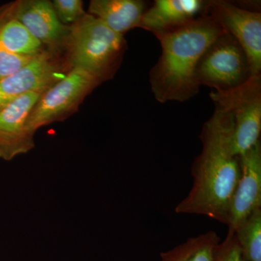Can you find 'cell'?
Returning a JSON list of instances; mask_svg holds the SVG:
<instances>
[{"instance_id":"obj_1","label":"cell","mask_w":261,"mask_h":261,"mask_svg":"<svg viewBox=\"0 0 261 261\" xmlns=\"http://www.w3.org/2000/svg\"><path fill=\"white\" fill-rule=\"evenodd\" d=\"M233 136L232 117L216 106L201 130L202 148L192 163L191 190L175 207L176 214L201 215L227 224L240 173L238 156L233 152Z\"/></svg>"},{"instance_id":"obj_2","label":"cell","mask_w":261,"mask_h":261,"mask_svg":"<svg viewBox=\"0 0 261 261\" xmlns=\"http://www.w3.org/2000/svg\"><path fill=\"white\" fill-rule=\"evenodd\" d=\"M226 32L211 15L202 13L177 28L154 33L162 49L149 75L156 100L184 102L195 97L200 90L195 80L198 62L207 47Z\"/></svg>"},{"instance_id":"obj_3","label":"cell","mask_w":261,"mask_h":261,"mask_svg":"<svg viewBox=\"0 0 261 261\" xmlns=\"http://www.w3.org/2000/svg\"><path fill=\"white\" fill-rule=\"evenodd\" d=\"M126 49L124 36L86 13L70 25L65 56L70 68H82L102 84L116 74Z\"/></svg>"},{"instance_id":"obj_4","label":"cell","mask_w":261,"mask_h":261,"mask_svg":"<svg viewBox=\"0 0 261 261\" xmlns=\"http://www.w3.org/2000/svg\"><path fill=\"white\" fill-rule=\"evenodd\" d=\"M102 84L82 68H73L42 95L29 112L27 127L32 135L56 122L64 121L78 112L85 98Z\"/></svg>"},{"instance_id":"obj_5","label":"cell","mask_w":261,"mask_h":261,"mask_svg":"<svg viewBox=\"0 0 261 261\" xmlns=\"http://www.w3.org/2000/svg\"><path fill=\"white\" fill-rule=\"evenodd\" d=\"M210 97L215 106L227 111L233 122V152L245 153L260 141L261 132V74L252 75L241 85L217 92Z\"/></svg>"},{"instance_id":"obj_6","label":"cell","mask_w":261,"mask_h":261,"mask_svg":"<svg viewBox=\"0 0 261 261\" xmlns=\"http://www.w3.org/2000/svg\"><path fill=\"white\" fill-rule=\"evenodd\" d=\"M246 54L228 32L218 37L201 57L195 70L199 87L224 92L241 85L251 76Z\"/></svg>"},{"instance_id":"obj_7","label":"cell","mask_w":261,"mask_h":261,"mask_svg":"<svg viewBox=\"0 0 261 261\" xmlns=\"http://www.w3.org/2000/svg\"><path fill=\"white\" fill-rule=\"evenodd\" d=\"M71 69L65 55L46 49L0 82V111L23 94L45 92Z\"/></svg>"},{"instance_id":"obj_8","label":"cell","mask_w":261,"mask_h":261,"mask_svg":"<svg viewBox=\"0 0 261 261\" xmlns=\"http://www.w3.org/2000/svg\"><path fill=\"white\" fill-rule=\"evenodd\" d=\"M211 15L240 44L252 75L261 74V14L230 2L206 1L204 13Z\"/></svg>"},{"instance_id":"obj_9","label":"cell","mask_w":261,"mask_h":261,"mask_svg":"<svg viewBox=\"0 0 261 261\" xmlns=\"http://www.w3.org/2000/svg\"><path fill=\"white\" fill-rule=\"evenodd\" d=\"M238 159L240 177L228 210V234L234 233L254 211L261 208L260 140Z\"/></svg>"},{"instance_id":"obj_10","label":"cell","mask_w":261,"mask_h":261,"mask_svg":"<svg viewBox=\"0 0 261 261\" xmlns=\"http://www.w3.org/2000/svg\"><path fill=\"white\" fill-rule=\"evenodd\" d=\"M15 16L29 33L47 50L65 55L70 25L62 24L57 18L49 0H15Z\"/></svg>"},{"instance_id":"obj_11","label":"cell","mask_w":261,"mask_h":261,"mask_svg":"<svg viewBox=\"0 0 261 261\" xmlns=\"http://www.w3.org/2000/svg\"><path fill=\"white\" fill-rule=\"evenodd\" d=\"M42 93L23 94L0 111V159L12 161L35 147L34 135L27 128V120Z\"/></svg>"},{"instance_id":"obj_12","label":"cell","mask_w":261,"mask_h":261,"mask_svg":"<svg viewBox=\"0 0 261 261\" xmlns=\"http://www.w3.org/2000/svg\"><path fill=\"white\" fill-rule=\"evenodd\" d=\"M205 5L202 0H155L145 10L138 28L152 34L177 28L202 15Z\"/></svg>"},{"instance_id":"obj_13","label":"cell","mask_w":261,"mask_h":261,"mask_svg":"<svg viewBox=\"0 0 261 261\" xmlns=\"http://www.w3.org/2000/svg\"><path fill=\"white\" fill-rule=\"evenodd\" d=\"M146 10L145 2L142 0H91L89 5V14L123 36L138 28Z\"/></svg>"},{"instance_id":"obj_14","label":"cell","mask_w":261,"mask_h":261,"mask_svg":"<svg viewBox=\"0 0 261 261\" xmlns=\"http://www.w3.org/2000/svg\"><path fill=\"white\" fill-rule=\"evenodd\" d=\"M0 47L12 54L32 58L47 49L16 18L13 2L0 6Z\"/></svg>"},{"instance_id":"obj_15","label":"cell","mask_w":261,"mask_h":261,"mask_svg":"<svg viewBox=\"0 0 261 261\" xmlns=\"http://www.w3.org/2000/svg\"><path fill=\"white\" fill-rule=\"evenodd\" d=\"M220 242L218 233L211 230L161 252L160 261H216L215 253Z\"/></svg>"},{"instance_id":"obj_16","label":"cell","mask_w":261,"mask_h":261,"mask_svg":"<svg viewBox=\"0 0 261 261\" xmlns=\"http://www.w3.org/2000/svg\"><path fill=\"white\" fill-rule=\"evenodd\" d=\"M234 235L247 261H261V208L254 211L235 230Z\"/></svg>"},{"instance_id":"obj_17","label":"cell","mask_w":261,"mask_h":261,"mask_svg":"<svg viewBox=\"0 0 261 261\" xmlns=\"http://www.w3.org/2000/svg\"><path fill=\"white\" fill-rule=\"evenodd\" d=\"M53 9L62 24L70 25L82 18L86 12L82 0H53Z\"/></svg>"},{"instance_id":"obj_18","label":"cell","mask_w":261,"mask_h":261,"mask_svg":"<svg viewBox=\"0 0 261 261\" xmlns=\"http://www.w3.org/2000/svg\"><path fill=\"white\" fill-rule=\"evenodd\" d=\"M216 261H247L239 245L234 233L226 235L216 249Z\"/></svg>"},{"instance_id":"obj_19","label":"cell","mask_w":261,"mask_h":261,"mask_svg":"<svg viewBox=\"0 0 261 261\" xmlns=\"http://www.w3.org/2000/svg\"><path fill=\"white\" fill-rule=\"evenodd\" d=\"M36 57L12 54L0 47V82L27 65Z\"/></svg>"}]
</instances>
